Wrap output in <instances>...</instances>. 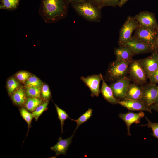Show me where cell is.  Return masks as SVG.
Returning a JSON list of instances; mask_svg holds the SVG:
<instances>
[{
	"mask_svg": "<svg viewBox=\"0 0 158 158\" xmlns=\"http://www.w3.org/2000/svg\"><path fill=\"white\" fill-rule=\"evenodd\" d=\"M72 8L77 13L87 20L98 22L101 18V9L90 0L71 4Z\"/></svg>",
	"mask_w": 158,
	"mask_h": 158,
	"instance_id": "cell-2",
	"label": "cell"
},
{
	"mask_svg": "<svg viewBox=\"0 0 158 158\" xmlns=\"http://www.w3.org/2000/svg\"><path fill=\"white\" fill-rule=\"evenodd\" d=\"M148 78L158 69V52L152 53L150 56L139 60Z\"/></svg>",
	"mask_w": 158,
	"mask_h": 158,
	"instance_id": "cell-11",
	"label": "cell"
},
{
	"mask_svg": "<svg viewBox=\"0 0 158 158\" xmlns=\"http://www.w3.org/2000/svg\"><path fill=\"white\" fill-rule=\"evenodd\" d=\"M20 0H0V9L13 11L18 7Z\"/></svg>",
	"mask_w": 158,
	"mask_h": 158,
	"instance_id": "cell-20",
	"label": "cell"
},
{
	"mask_svg": "<svg viewBox=\"0 0 158 158\" xmlns=\"http://www.w3.org/2000/svg\"><path fill=\"white\" fill-rule=\"evenodd\" d=\"M142 94L141 101L148 107L153 104L157 95L158 87L156 84L150 82L141 86Z\"/></svg>",
	"mask_w": 158,
	"mask_h": 158,
	"instance_id": "cell-7",
	"label": "cell"
},
{
	"mask_svg": "<svg viewBox=\"0 0 158 158\" xmlns=\"http://www.w3.org/2000/svg\"><path fill=\"white\" fill-rule=\"evenodd\" d=\"M123 45L129 47L135 54L152 53L155 51L150 47L144 44L133 36Z\"/></svg>",
	"mask_w": 158,
	"mask_h": 158,
	"instance_id": "cell-12",
	"label": "cell"
},
{
	"mask_svg": "<svg viewBox=\"0 0 158 158\" xmlns=\"http://www.w3.org/2000/svg\"><path fill=\"white\" fill-rule=\"evenodd\" d=\"M84 0H66L68 4H72L73 3L80 2L84 1Z\"/></svg>",
	"mask_w": 158,
	"mask_h": 158,
	"instance_id": "cell-37",
	"label": "cell"
},
{
	"mask_svg": "<svg viewBox=\"0 0 158 158\" xmlns=\"http://www.w3.org/2000/svg\"><path fill=\"white\" fill-rule=\"evenodd\" d=\"M157 51H158V50H157Z\"/></svg>",
	"mask_w": 158,
	"mask_h": 158,
	"instance_id": "cell-40",
	"label": "cell"
},
{
	"mask_svg": "<svg viewBox=\"0 0 158 158\" xmlns=\"http://www.w3.org/2000/svg\"><path fill=\"white\" fill-rule=\"evenodd\" d=\"M103 78L102 75L100 73L86 77L82 76L80 79L89 89L92 97H98L101 93L100 84Z\"/></svg>",
	"mask_w": 158,
	"mask_h": 158,
	"instance_id": "cell-9",
	"label": "cell"
},
{
	"mask_svg": "<svg viewBox=\"0 0 158 158\" xmlns=\"http://www.w3.org/2000/svg\"><path fill=\"white\" fill-rule=\"evenodd\" d=\"M128 0H117L118 4V6L120 7H122Z\"/></svg>",
	"mask_w": 158,
	"mask_h": 158,
	"instance_id": "cell-35",
	"label": "cell"
},
{
	"mask_svg": "<svg viewBox=\"0 0 158 158\" xmlns=\"http://www.w3.org/2000/svg\"><path fill=\"white\" fill-rule=\"evenodd\" d=\"M102 85L100 89V92L104 99L109 103L113 104H118L119 100L114 95L112 90L106 83L103 78L102 79Z\"/></svg>",
	"mask_w": 158,
	"mask_h": 158,
	"instance_id": "cell-17",
	"label": "cell"
},
{
	"mask_svg": "<svg viewBox=\"0 0 158 158\" xmlns=\"http://www.w3.org/2000/svg\"><path fill=\"white\" fill-rule=\"evenodd\" d=\"M26 87H35L41 88L42 85V81L37 77L33 75L30 76L26 81Z\"/></svg>",
	"mask_w": 158,
	"mask_h": 158,
	"instance_id": "cell-26",
	"label": "cell"
},
{
	"mask_svg": "<svg viewBox=\"0 0 158 158\" xmlns=\"http://www.w3.org/2000/svg\"><path fill=\"white\" fill-rule=\"evenodd\" d=\"M30 76V73L26 71L19 72L16 75V77L18 80L22 82L26 81Z\"/></svg>",
	"mask_w": 158,
	"mask_h": 158,
	"instance_id": "cell-30",
	"label": "cell"
},
{
	"mask_svg": "<svg viewBox=\"0 0 158 158\" xmlns=\"http://www.w3.org/2000/svg\"><path fill=\"white\" fill-rule=\"evenodd\" d=\"M97 5L99 8L103 0H90ZM101 9V8H100Z\"/></svg>",
	"mask_w": 158,
	"mask_h": 158,
	"instance_id": "cell-36",
	"label": "cell"
},
{
	"mask_svg": "<svg viewBox=\"0 0 158 158\" xmlns=\"http://www.w3.org/2000/svg\"><path fill=\"white\" fill-rule=\"evenodd\" d=\"M131 61L116 59L110 63L106 72V79L112 82L126 76Z\"/></svg>",
	"mask_w": 158,
	"mask_h": 158,
	"instance_id": "cell-3",
	"label": "cell"
},
{
	"mask_svg": "<svg viewBox=\"0 0 158 158\" xmlns=\"http://www.w3.org/2000/svg\"><path fill=\"white\" fill-rule=\"evenodd\" d=\"M145 116V114L142 111L138 113L128 112L126 113H120L119 117L125 123L127 127L128 135L131 136L130 133V128L131 125L135 123L137 124L140 123V120Z\"/></svg>",
	"mask_w": 158,
	"mask_h": 158,
	"instance_id": "cell-13",
	"label": "cell"
},
{
	"mask_svg": "<svg viewBox=\"0 0 158 158\" xmlns=\"http://www.w3.org/2000/svg\"><path fill=\"white\" fill-rule=\"evenodd\" d=\"M145 118L147 121V123L140 126L142 127L147 126L148 128H151L152 131V135L158 138V123L152 122L146 117H145Z\"/></svg>",
	"mask_w": 158,
	"mask_h": 158,
	"instance_id": "cell-29",
	"label": "cell"
},
{
	"mask_svg": "<svg viewBox=\"0 0 158 158\" xmlns=\"http://www.w3.org/2000/svg\"><path fill=\"white\" fill-rule=\"evenodd\" d=\"M148 78L150 82L156 84H158V69Z\"/></svg>",
	"mask_w": 158,
	"mask_h": 158,
	"instance_id": "cell-33",
	"label": "cell"
},
{
	"mask_svg": "<svg viewBox=\"0 0 158 158\" xmlns=\"http://www.w3.org/2000/svg\"><path fill=\"white\" fill-rule=\"evenodd\" d=\"M49 102V101L47 100L42 103L36 108L34 111L32 112L33 118L35 119L36 121H37L40 116L43 112L47 109Z\"/></svg>",
	"mask_w": 158,
	"mask_h": 158,
	"instance_id": "cell-25",
	"label": "cell"
},
{
	"mask_svg": "<svg viewBox=\"0 0 158 158\" xmlns=\"http://www.w3.org/2000/svg\"><path fill=\"white\" fill-rule=\"evenodd\" d=\"M42 103V101L40 98L29 97L25 104V107L28 111L32 112Z\"/></svg>",
	"mask_w": 158,
	"mask_h": 158,
	"instance_id": "cell-21",
	"label": "cell"
},
{
	"mask_svg": "<svg viewBox=\"0 0 158 158\" xmlns=\"http://www.w3.org/2000/svg\"><path fill=\"white\" fill-rule=\"evenodd\" d=\"M157 35L155 43V48L156 51L158 50V28L157 29Z\"/></svg>",
	"mask_w": 158,
	"mask_h": 158,
	"instance_id": "cell-38",
	"label": "cell"
},
{
	"mask_svg": "<svg viewBox=\"0 0 158 158\" xmlns=\"http://www.w3.org/2000/svg\"><path fill=\"white\" fill-rule=\"evenodd\" d=\"M130 84V80L126 76L111 82L109 85L112 89L114 95L117 99H123Z\"/></svg>",
	"mask_w": 158,
	"mask_h": 158,
	"instance_id": "cell-8",
	"label": "cell"
},
{
	"mask_svg": "<svg viewBox=\"0 0 158 158\" xmlns=\"http://www.w3.org/2000/svg\"><path fill=\"white\" fill-rule=\"evenodd\" d=\"M7 85L8 92L10 94L17 89L19 86L18 82L13 78H11L8 80Z\"/></svg>",
	"mask_w": 158,
	"mask_h": 158,
	"instance_id": "cell-28",
	"label": "cell"
},
{
	"mask_svg": "<svg viewBox=\"0 0 158 158\" xmlns=\"http://www.w3.org/2000/svg\"><path fill=\"white\" fill-rule=\"evenodd\" d=\"M54 104L58 115V118L60 121L61 133H63V127L64 124V121L68 118H71L65 111L60 108L56 104Z\"/></svg>",
	"mask_w": 158,
	"mask_h": 158,
	"instance_id": "cell-24",
	"label": "cell"
},
{
	"mask_svg": "<svg viewBox=\"0 0 158 158\" xmlns=\"http://www.w3.org/2000/svg\"><path fill=\"white\" fill-rule=\"evenodd\" d=\"M138 24L143 27L157 29L158 24L155 15L152 13L144 11L134 16Z\"/></svg>",
	"mask_w": 158,
	"mask_h": 158,
	"instance_id": "cell-10",
	"label": "cell"
},
{
	"mask_svg": "<svg viewBox=\"0 0 158 158\" xmlns=\"http://www.w3.org/2000/svg\"><path fill=\"white\" fill-rule=\"evenodd\" d=\"M92 111L93 110L91 108H90L88 109L86 111L82 114L77 119L70 118L71 120L74 121L77 123V126L74 133H75L76 130L80 125L86 121L92 116Z\"/></svg>",
	"mask_w": 158,
	"mask_h": 158,
	"instance_id": "cell-22",
	"label": "cell"
},
{
	"mask_svg": "<svg viewBox=\"0 0 158 158\" xmlns=\"http://www.w3.org/2000/svg\"><path fill=\"white\" fill-rule=\"evenodd\" d=\"M157 87H158V93H157V97L156 98V99L155 100V101L154 102V104H157V103H158V85H157Z\"/></svg>",
	"mask_w": 158,
	"mask_h": 158,
	"instance_id": "cell-39",
	"label": "cell"
},
{
	"mask_svg": "<svg viewBox=\"0 0 158 158\" xmlns=\"http://www.w3.org/2000/svg\"><path fill=\"white\" fill-rule=\"evenodd\" d=\"M142 94L141 86L136 83H130L126 92L125 98L141 100Z\"/></svg>",
	"mask_w": 158,
	"mask_h": 158,
	"instance_id": "cell-18",
	"label": "cell"
},
{
	"mask_svg": "<svg viewBox=\"0 0 158 158\" xmlns=\"http://www.w3.org/2000/svg\"><path fill=\"white\" fill-rule=\"evenodd\" d=\"M19 111L21 116L27 123L28 130L26 135L27 136L29 129L31 127V124L34 118L33 116L32 113L29 112L26 109L22 108L19 109Z\"/></svg>",
	"mask_w": 158,
	"mask_h": 158,
	"instance_id": "cell-23",
	"label": "cell"
},
{
	"mask_svg": "<svg viewBox=\"0 0 158 158\" xmlns=\"http://www.w3.org/2000/svg\"><path fill=\"white\" fill-rule=\"evenodd\" d=\"M118 4L117 0H103L99 8L101 9L102 8L107 6L116 7L118 6Z\"/></svg>",
	"mask_w": 158,
	"mask_h": 158,
	"instance_id": "cell-32",
	"label": "cell"
},
{
	"mask_svg": "<svg viewBox=\"0 0 158 158\" xmlns=\"http://www.w3.org/2000/svg\"><path fill=\"white\" fill-rule=\"evenodd\" d=\"M114 53L116 59L119 60L131 61L132 57L135 55L129 47L124 45L115 48Z\"/></svg>",
	"mask_w": 158,
	"mask_h": 158,
	"instance_id": "cell-16",
	"label": "cell"
},
{
	"mask_svg": "<svg viewBox=\"0 0 158 158\" xmlns=\"http://www.w3.org/2000/svg\"><path fill=\"white\" fill-rule=\"evenodd\" d=\"M41 93L42 97L45 99L47 100L50 98L51 93L48 85L44 84L42 86Z\"/></svg>",
	"mask_w": 158,
	"mask_h": 158,
	"instance_id": "cell-31",
	"label": "cell"
},
{
	"mask_svg": "<svg viewBox=\"0 0 158 158\" xmlns=\"http://www.w3.org/2000/svg\"><path fill=\"white\" fill-rule=\"evenodd\" d=\"M25 92L29 97L40 98L41 92L40 89L35 87H26Z\"/></svg>",
	"mask_w": 158,
	"mask_h": 158,
	"instance_id": "cell-27",
	"label": "cell"
},
{
	"mask_svg": "<svg viewBox=\"0 0 158 158\" xmlns=\"http://www.w3.org/2000/svg\"><path fill=\"white\" fill-rule=\"evenodd\" d=\"M74 134L73 133L70 137L65 139H63L61 137H60L57 143L50 147L51 149L55 152V157L61 154L65 155L68 148L72 142V139Z\"/></svg>",
	"mask_w": 158,
	"mask_h": 158,
	"instance_id": "cell-15",
	"label": "cell"
},
{
	"mask_svg": "<svg viewBox=\"0 0 158 158\" xmlns=\"http://www.w3.org/2000/svg\"><path fill=\"white\" fill-rule=\"evenodd\" d=\"M25 92L22 87L16 89L13 93L11 99L13 102L16 105L22 106L25 104L27 99Z\"/></svg>",
	"mask_w": 158,
	"mask_h": 158,
	"instance_id": "cell-19",
	"label": "cell"
},
{
	"mask_svg": "<svg viewBox=\"0 0 158 158\" xmlns=\"http://www.w3.org/2000/svg\"><path fill=\"white\" fill-rule=\"evenodd\" d=\"M128 73L135 83L142 85L147 83V76L139 60H132Z\"/></svg>",
	"mask_w": 158,
	"mask_h": 158,
	"instance_id": "cell-6",
	"label": "cell"
},
{
	"mask_svg": "<svg viewBox=\"0 0 158 158\" xmlns=\"http://www.w3.org/2000/svg\"><path fill=\"white\" fill-rule=\"evenodd\" d=\"M68 4L66 0H41L39 14L45 22H56L65 17Z\"/></svg>",
	"mask_w": 158,
	"mask_h": 158,
	"instance_id": "cell-1",
	"label": "cell"
},
{
	"mask_svg": "<svg viewBox=\"0 0 158 158\" xmlns=\"http://www.w3.org/2000/svg\"><path fill=\"white\" fill-rule=\"evenodd\" d=\"M118 104L131 111H145L152 113L151 110L147 107L141 100L127 98L119 101Z\"/></svg>",
	"mask_w": 158,
	"mask_h": 158,
	"instance_id": "cell-14",
	"label": "cell"
},
{
	"mask_svg": "<svg viewBox=\"0 0 158 158\" xmlns=\"http://www.w3.org/2000/svg\"><path fill=\"white\" fill-rule=\"evenodd\" d=\"M138 23L134 16H128L119 31L118 44L119 46L123 45L132 37V34L136 29Z\"/></svg>",
	"mask_w": 158,
	"mask_h": 158,
	"instance_id": "cell-5",
	"label": "cell"
},
{
	"mask_svg": "<svg viewBox=\"0 0 158 158\" xmlns=\"http://www.w3.org/2000/svg\"><path fill=\"white\" fill-rule=\"evenodd\" d=\"M151 110H154L158 113V103L154 104L149 107Z\"/></svg>",
	"mask_w": 158,
	"mask_h": 158,
	"instance_id": "cell-34",
	"label": "cell"
},
{
	"mask_svg": "<svg viewBox=\"0 0 158 158\" xmlns=\"http://www.w3.org/2000/svg\"><path fill=\"white\" fill-rule=\"evenodd\" d=\"M157 29L145 28L138 24L135 30L133 37L156 51L155 43L157 35Z\"/></svg>",
	"mask_w": 158,
	"mask_h": 158,
	"instance_id": "cell-4",
	"label": "cell"
}]
</instances>
